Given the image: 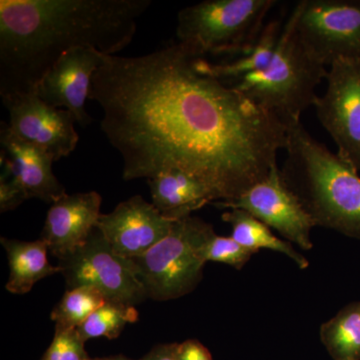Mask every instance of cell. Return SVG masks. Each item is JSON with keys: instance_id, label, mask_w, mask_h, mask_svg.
I'll return each mask as SVG.
<instances>
[{"instance_id": "6da1fadb", "label": "cell", "mask_w": 360, "mask_h": 360, "mask_svg": "<svg viewBox=\"0 0 360 360\" xmlns=\"http://www.w3.org/2000/svg\"><path fill=\"white\" fill-rule=\"evenodd\" d=\"M198 58L179 41L136 58L105 56L89 99L103 108L101 129L122 155L123 179L179 168L215 201L236 200L276 167L288 127L198 70Z\"/></svg>"}, {"instance_id": "7a4b0ae2", "label": "cell", "mask_w": 360, "mask_h": 360, "mask_svg": "<svg viewBox=\"0 0 360 360\" xmlns=\"http://www.w3.org/2000/svg\"><path fill=\"white\" fill-rule=\"evenodd\" d=\"M150 0H1L0 96L35 94L63 54L127 49Z\"/></svg>"}, {"instance_id": "3957f363", "label": "cell", "mask_w": 360, "mask_h": 360, "mask_svg": "<svg viewBox=\"0 0 360 360\" xmlns=\"http://www.w3.org/2000/svg\"><path fill=\"white\" fill-rule=\"evenodd\" d=\"M196 68L243 94L284 125L300 122L314 106L317 85L328 75L295 32L291 15L266 23L255 44L221 63L198 58Z\"/></svg>"}, {"instance_id": "277c9868", "label": "cell", "mask_w": 360, "mask_h": 360, "mask_svg": "<svg viewBox=\"0 0 360 360\" xmlns=\"http://www.w3.org/2000/svg\"><path fill=\"white\" fill-rule=\"evenodd\" d=\"M284 149L281 174L315 226L360 239L359 172L312 137L302 122L288 125Z\"/></svg>"}, {"instance_id": "5b68a950", "label": "cell", "mask_w": 360, "mask_h": 360, "mask_svg": "<svg viewBox=\"0 0 360 360\" xmlns=\"http://www.w3.org/2000/svg\"><path fill=\"white\" fill-rule=\"evenodd\" d=\"M215 232L207 222L188 217L148 252L127 258L146 291L156 302L177 300L195 290L206 264L205 246Z\"/></svg>"}, {"instance_id": "8992f818", "label": "cell", "mask_w": 360, "mask_h": 360, "mask_svg": "<svg viewBox=\"0 0 360 360\" xmlns=\"http://www.w3.org/2000/svg\"><path fill=\"white\" fill-rule=\"evenodd\" d=\"M274 0H206L179 11L177 41L196 56L243 53L264 27Z\"/></svg>"}, {"instance_id": "52a82bcc", "label": "cell", "mask_w": 360, "mask_h": 360, "mask_svg": "<svg viewBox=\"0 0 360 360\" xmlns=\"http://www.w3.org/2000/svg\"><path fill=\"white\" fill-rule=\"evenodd\" d=\"M290 15L298 37L321 65L360 59V0H302Z\"/></svg>"}, {"instance_id": "ba28073f", "label": "cell", "mask_w": 360, "mask_h": 360, "mask_svg": "<svg viewBox=\"0 0 360 360\" xmlns=\"http://www.w3.org/2000/svg\"><path fill=\"white\" fill-rule=\"evenodd\" d=\"M58 262L68 290L90 286L108 302L129 307L148 298L129 260L116 255L97 227L82 248Z\"/></svg>"}, {"instance_id": "9c48e42d", "label": "cell", "mask_w": 360, "mask_h": 360, "mask_svg": "<svg viewBox=\"0 0 360 360\" xmlns=\"http://www.w3.org/2000/svg\"><path fill=\"white\" fill-rule=\"evenodd\" d=\"M328 89L314 103L317 118L338 146V155L360 172V59L329 66Z\"/></svg>"}, {"instance_id": "30bf717a", "label": "cell", "mask_w": 360, "mask_h": 360, "mask_svg": "<svg viewBox=\"0 0 360 360\" xmlns=\"http://www.w3.org/2000/svg\"><path fill=\"white\" fill-rule=\"evenodd\" d=\"M212 205L220 210H245L269 229H276L288 243L303 250L314 248V222L284 181L278 165L236 200L215 201Z\"/></svg>"}, {"instance_id": "8fae6325", "label": "cell", "mask_w": 360, "mask_h": 360, "mask_svg": "<svg viewBox=\"0 0 360 360\" xmlns=\"http://www.w3.org/2000/svg\"><path fill=\"white\" fill-rule=\"evenodd\" d=\"M9 113V129L21 141L37 146L54 161L68 158L77 148L79 136L75 115L54 108L37 94L2 96Z\"/></svg>"}, {"instance_id": "7c38bea8", "label": "cell", "mask_w": 360, "mask_h": 360, "mask_svg": "<svg viewBox=\"0 0 360 360\" xmlns=\"http://www.w3.org/2000/svg\"><path fill=\"white\" fill-rule=\"evenodd\" d=\"M106 54L94 47H77L60 56L39 82L35 94L54 108L70 110L80 127L92 122L85 103L92 77Z\"/></svg>"}, {"instance_id": "4fadbf2b", "label": "cell", "mask_w": 360, "mask_h": 360, "mask_svg": "<svg viewBox=\"0 0 360 360\" xmlns=\"http://www.w3.org/2000/svg\"><path fill=\"white\" fill-rule=\"evenodd\" d=\"M174 222L165 219L153 203L135 195L120 202L108 214H101L96 227L116 255L134 258L165 238Z\"/></svg>"}, {"instance_id": "5bb4252c", "label": "cell", "mask_w": 360, "mask_h": 360, "mask_svg": "<svg viewBox=\"0 0 360 360\" xmlns=\"http://www.w3.org/2000/svg\"><path fill=\"white\" fill-rule=\"evenodd\" d=\"M101 196L96 191L65 194L47 212L42 240L58 260L70 257L84 245L101 217Z\"/></svg>"}, {"instance_id": "9a60e30c", "label": "cell", "mask_w": 360, "mask_h": 360, "mask_svg": "<svg viewBox=\"0 0 360 360\" xmlns=\"http://www.w3.org/2000/svg\"><path fill=\"white\" fill-rule=\"evenodd\" d=\"M1 162L4 169L25 191L28 200L39 198L53 203L65 195V188L52 172L53 158L44 150L21 141L1 123Z\"/></svg>"}, {"instance_id": "2e32d148", "label": "cell", "mask_w": 360, "mask_h": 360, "mask_svg": "<svg viewBox=\"0 0 360 360\" xmlns=\"http://www.w3.org/2000/svg\"><path fill=\"white\" fill-rule=\"evenodd\" d=\"M153 205L165 219L177 220L191 217V213L208 203L214 202L212 191L194 175L172 168L148 179Z\"/></svg>"}, {"instance_id": "e0dca14e", "label": "cell", "mask_w": 360, "mask_h": 360, "mask_svg": "<svg viewBox=\"0 0 360 360\" xmlns=\"http://www.w3.org/2000/svg\"><path fill=\"white\" fill-rule=\"evenodd\" d=\"M0 241L6 251L11 269L6 286L9 292L25 295L41 279L60 272L58 265L49 264V248L42 239L27 243L1 238Z\"/></svg>"}, {"instance_id": "ac0fdd59", "label": "cell", "mask_w": 360, "mask_h": 360, "mask_svg": "<svg viewBox=\"0 0 360 360\" xmlns=\"http://www.w3.org/2000/svg\"><path fill=\"white\" fill-rule=\"evenodd\" d=\"M221 217L231 226V238L255 255L260 250H274L290 258L300 269L309 266V259L298 252L292 243L277 238L266 224L245 210H227Z\"/></svg>"}, {"instance_id": "d6986e66", "label": "cell", "mask_w": 360, "mask_h": 360, "mask_svg": "<svg viewBox=\"0 0 360 360\" xmlns=\"http://www.w3.org/2000/svg\"><path fill=\"white\" fill-rule=\"evenodd\" d=\"M319 335L333 360H360V300L322 323Z\"/></svg>"}, {"instance_id": "ffe728a7", "label": "cell", "mask_w": 360, "mask_h": 360, "mask_svg": "<svg viewBox=\"0 0 360 360\" xmlns=\"http://www.w3.org/2000/svg\"><path fill=\"white\" fill-rule=\"evenodd\" d=\"M106 302L101 291L90 286L68 290L52 310L51 321L56 329H77Z\"/></svg>"}, {"instance_id": "44dd1931", "label": "cell", "mask_w": 360, "mask_h": 360, "mask_svg": "<svg viewBox=\"0 0 360 360\" xmlns=\"http://www.w3.org/2000/svg\"><path fill=\"white\" fill-rule=\"evenodd\" d=\"M137 321L139 312L134 307L106 302L77 328V333L84 342L96 338L115 340L127 323H134Z\"/></svg>"}, {"instance_id": "7402d4cb", "label": "cell", "mask_w": 360, "mask_h": 360, "mask_svg": "<svg viewBox=\"0 0 360 360\" xmlns=\"http://www.w3.org/2000/svg\"><path fill=\"white\" fill-rule=\"evenodd\" d=\"M255 253L238 243L231 236H220L213 234L205 246L206 262H217L241 270L248 264Z\"/></svg>"}, {"instance_id": "603a6c76", "label": "cell", "mask_w": 360, "mask_h": 360, "mask_svg": "<svg viewBox=\"0 0 360 360\" xmlns=\"http://www.w3.org/2000/svg\"><path fill=\"white\" fill-rule=\"evenodd\" d=\"M84 343L77 329H56L51 347L41 360H87Z\"/></svg>"}, {"instance_id": "cb8c5ba5", "label": "cell", "mask_w": 360, "mask_h": 360, "mask_svg": "<svg viewBox=\"0 0 360 360\" xmlns=\"http://www.w3.org/2000/svg\"><path fill=\"white\" fill-rule=\"evenodd\" d=\"M26 200L27 195L22 187L4 169L0 177V212L15 210Z\"/></svg>"}, {"instance_id": "d4e9b609", "label": "cell", "mask_w": 360, "mask_h": 360, "mask_svg": "<svg viewBox=\"0 0 360 360\" xmlns=\"http://www.w3.org/2000/svg\"><path fill=\"white\" fill-rule=\"evenodd\" d=\"M176 354L179 360H213L207 348L194 340L177 343Z\"/></svg>"}, {"instance_id": "484cf974", "label": "cell", "mask_w": 360, "mask_h": 360, "mask_svg": "<svg viewBox=\"0 0 360 360\" xmlns=\"http://www.w3.org/2000/svg\"><path fill=\"white\" fill-rule=\"evenodd\" d=\"M176 345L177 343L158 345L141 360H179Z\"/></svg>"}, {"instance_id": "4316f807", "label": "cell", "mask_w": 360, "mask_h": 360, "mask_svg": "<svg viewBox=\"0 0 360 360\" xmlns=\"http://www.w3.org/2000/svg\"><path fill=\"white\" fill-rule=\"evenodd\" d=\"M106 360H134L130 359L129 357L123 356V355H116V356L108 357Z\"/></svg>"}, {"instance_id": "83f0119b", "label": "cell", "mask_w": 360, "mask_h": 360, "mask_svg": "<svg viewBox=\"0 0 360 360\" xmlns=\"http://www.w3.org/2000/svg\"><path fill=\"white\" fill-rule=\"evenodd\" d=\"M87 360H106V359H89Z\"/></svg>"}]
</instances>
